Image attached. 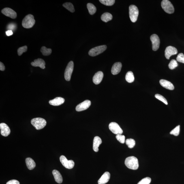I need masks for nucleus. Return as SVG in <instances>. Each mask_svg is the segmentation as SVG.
Returning <instances> with one entry per match:
<instances>
[{"label": "nucleus", "mask_w": 184, "mask_h": 184, "mask_svg": "<svg viewBox=\"0 0 184 184\" xmlns=\"http://www.w3.org/2000/svg\"><path fill=\"white\" fill-rule=\"evenodd\" d=\"M125 164L127 168L131 170H136L139 167L138 159L134 156L127 157L125 159Z\"/></svg>", "instance_id": "1"}, {"label": "nucleus", "mask_w": 184, "mask_h": 184, "mask_svg": "<svg viewBox=\"0 0 184 184\" xmlns=\"http://www.w3.org/2000/svg\"><path fill=\"white\" fill-rule=\"evenodd\" d=\"M35 20L33 15L29 14L27 15L22 20V25L26 29H30L35 25Z\"/></svg>", "instance_id": "2"}, {"label": "nucleus", "mask_w": 184, "mask_h": 184, "mask_svg": "<svg viewBox=\"0 0 184 184\" xmlns=\"http://www.w3.org/2000/svg\"><path fill=\"white\" fill-rule=\"evenodd\" d=\"M31 123L37 130H40L44 128L46 125V121L44 119L41 118H33L31 120Z\"/></svg>", "instance_id": "3"}, {"label": "nucleus", "mask_w": 184, "mask_h": 184, "mask_svg": "<svg viewBox=\"0 0 184 184\" xmlns=\"http://www.w3.org/2000/svg\"><path fill=\"white\" fill-rule=\"evenodd\" d=\"M129 14L131 20L133 22H136L138 20L139 14L138 9L136 5H131L129 7Z\"/></svg>", "instance_id": "4"}, {"label": "nucleus", "mask_w": 184, "mask_h": 184, "mask_svg": "<svg viewBox=\"0 0 184 184\" xmlns=\"http://www.w3.org/2000/svg\"><path fill=\"white\" fill-rule=\"evenodd\" d=\"M161 7L166 13L168 14H172L174 12V6L170 1L168 0H163L161 2Z\"/></svg>", "instance_id": "5"}, {"label": "nucleus", "mask_w": 184, "mask_h": 184, "mask_svg": "<svg viewBox=\"0 0 184 184\" xmlns=\"http://www.w3.org/2000/svg\"><path fill=\"white\" fill-rule=\"evenodd\" d=\"M107 46L106 45L99 46L91 49L89 52V54L90 56H95L102 53L106 49Z\"/></svg>", "instance_id": "6"}, {"label": "nucleus", "mask_w": 184, "mask_h": 184, "mask_svg": "<svg viewBox=\"0 0 184 184\" xmlns=\"http://www.w3.org/2000/svg\"><path fill=\"white\" fill-rule=\"evenodd\" d=\"M74 68V63L73 61L69 62L67 65L65 72V78L67 81H69L71 80Z\"/></svg>", "instance_id": "7"}, {"label": "nucleus", "mask_w": 184, "mask_h": 184, "mask_svg": "<svg viewBox=\"0 0 184 184\" xmlns=\"http://www.w3.org/2000/svg\"><path fill=\"white\" fill-rule=\"evenodd\" d=\"M60 160L61 164L66 168L71 169L74 166V162L72 160H68L65 156L61 155L60 157Z\"/></svg>", "instance_id": "8"}, {"label": "nucleus", "mask_w": 184, "mask_h": 184, "mask_svg": "<svg viewBox=\"0 0 184 184\" xmlns=\"http://www.w3.org/2000/svg\"><path fill=\"white\" fill-rule=\"evenodd\" d=\"M109 128L111 131L116 135L122 134L123 131L119 125L115 122H112L109 125Z\"/></svg>", "instance_id": "9"}, {"label": "nucleus", "mask_w": 184, "mask_h": 184, "mask_svg": "<svg viewBox=\"0 0 184 184\" xmlns=\"http://www.w3.org/2000/svg\"><path fill=\"white\" fill-rule=\"evenodd\" d=\"M152 44V49L154 51H156L159 48L160 40L156 34L152 35L150 37Z\"/></svg>", "instance_id": "10"}, {"label": "nucleus", "mask_w": 184, "mask_h": 184, "mask_svg": "<svg viewBox=\"0 0 184 184\" xmlns=\"http://www.w3.org/2000/svg\"><path fill=\"white\" fill-rule=\"evenodd\" d=\"M178 53L177 49L172 46H168L166 48L165 51V57L166 59H169L172 55H176Z\"/></svg>", "instance_id": "11"}, {"label": "nucleus", "mask_w": 184, "mask_h": 184, "mask_svg": "<svg viewBox=\"0 0 184 184\" xmlns=\"http://www.w3.org/2000/svg\"><path fill=\"white\" fill-rule=\"evenodd\" d=\"M91 104V101L89 100H86L76 106V110L78 112L82 111L87 110Z\"/></svg>", "instance_id": "12"}, {"label": "nucleus", "mask_w": 184, "mask_h": 184, "mask_svg": "<svg viewBox=\"0 0 184 184\" xmlns=\"http://www.w3.org/2000/svg\"><path fill=\"white\" fill-rule=\"evenodd\" d=\"M1 12L5 16L13 19L16 18L17 17L16 13L12 9L9 7H5L3 9L1 10Z\"/></svg>", "instance_id": "13"}, {"label": "nucleus", "mask_w": 184, "mask_h": 184, "mask_svg": "<svg viewBox=\"0 0 184 184\" xmlns=\"http://www.w3.org/2000/svg\"><path fill=\"white\" fill-rule=\"evenodd\" d=\"M1 134L3 136H8L10 133V129L8 126L4 123H2L0 124Z\"/></svg>", "instance_id": "14"}, {"label": "nucleus", "mask_w": 184, "mask_h": 184, "mask_svg": "<svg viewBox=\"0 0 184 184\" xmlns=\"http://www.w3.org/2000/svg\"><path fill=\"white\" fill-rule=\"evenodd\" d=\"M103 76L104 75L102 71H99L96 73L93 78V83L96 85L100 84L103 79Z\"/></svg>", "instance_id": "15"}, {"label": "nucleus", "mask_w": 184, "mask_h": 184, "mask_svg": "<svg viewBox=\"0 0 184 184\" xmlns=\"http://www.w3.org/2000/svg\"><path fill=\"white\" fill-rule=\"evenodd\" d=\"M65 101V99L63 97H58L52 100H50L49 101V103L52 106H57L62 104L64 103Z\"/></svg>", "instance_id": "16"}, {"label": "nucleus", "mask_w": 184, "mask_h": 184, "mask_svg": "<svg viewBox=\"0 0 184 184\" xmlns=\"http://www.w3.org/2000/svg\"><path fill=\"white\" fill-rule=\"evenodd\" d=\"M31 64L33 66L40 67L42 69H44L46 68V67H45L46 63L42 59H35L33 62L31 63Z\"/></svg>", "instance_id": "17"}, {"label": "nucleus", "mask_w": 184, "mask_h": 184, "mask_svg": "<svg viewBox=\"0 0 184 184\" xmlns=\"http://www.w3.org/2000/svg\"><path fill=\"white\" fill-rule=\"evenodd\" d=\"M160 85L166 89L173 90L174 89V86L173 84L170 81L165 80H161L159 81Z\"/></svg>", "instance_id": "18"}, {"label": "nucleus", "mask_w": 184, "mask_h": 184, "mask_svg": "<svg viewBox=\"0 0 184 184\" xmlns=\"http://www.w3.org/2000/svg\"><path fill=\"white\" fill-rule=\"evenodd\" d=\"M122 65L121 63L117 62L114 63L112 66L111 70L112 74L114 75H117L121 72Z\"/></svg>", "instance_id": "19"}, {"label": "nucleus", "mask_w": 184, "mask_h": 184, "mask_svg": "<svg viewBox=\"0 0 184 184\" xmlns=\"http://www.w3.org/2000/svg\"><path fill=\"white\" fill-rule=\"evenodd\" d=\"M110 174L108 172H106L103 174L98 181V184L106 183L110 179Z\"/></svg>", "instance_id": "20"}, {"label": "nucleus", "mask_w": 184, "mask_h": 184, "mask_svg": "<svg viewBox=\"0 0 184 184\" xmlns=\"http://www.w3.org/2000/svg\"><path fill=\"white\" fill-rule=\"evenodd\" d=\"M102 141L101 138L98 136H96L94 138L93 141V149L95 152L99 151V147L102 143Z\"/></svg>", "instance_id": "21"}, {"label": "nucleus", "mask_w": 184, "mask_h": 184, "mask_svg": "<svg viewBox=\"0 0 184 184\" xmlns=\"http://www.w3.org/2000/svg\"><path fill=\"white\" fill-rule=\"evenodd\" d=\"M55 181L59 183H62L63 177L60 172L57 170H54L52 172Z\"/></svg>", "instance_id": "22"}, {"label": "nucleus", "mask_w": 184, "mask_h": 184, "mask_svg": "<svg viewBox=\"0 0 184 184\" xmlns=\"http://www.w3.org/2000/svg\"><path fill=\"white\" fill-rule=\"evenodd\" d=\"M26 163L28 169L29 170H32L34 168L35 166V162L32 159L28 157L26 159Z\"/></svg>", "instance_id": "23"}, {"label": "nucleus", "mask_w": 184, "mask_h": 184, "mask_svg": "<svg viewBox=\"0 0 184 184\" xmlns=\"http://www.w3.org/2000/svg\"><path fill=\"white\" fill-rule=\"evenodd\" d=\"M112 18V15L108 12L104 13L101 16V19L103 21L107 22L111 20Z\"/></svg>", "instance_id": "24"}, {"label": "nucleus", "mask_w": 184, "mask_h": 184, "mask_svg": "<svg viewBox=\"0 0 184 184\" xmlns=\"http://www.w3.org/2000/svg\"><path fill=\"white\" fill-rule=\"evenodd\" d=\"M125 80L129 83H132L134 81V77L133 73L131 71H129L125 76Z\"/></svg>", "instance_id": "25"}, {"label": "nucleus", "mask_w": 184, "mask_h": 184, "mask_svg": "<svg viewBox=\"0 0 184 184\" xmlns=\"http://www.w3.org/2000/svg\"><path fill=\"white\" fill-rule=\"evenodd\" d=\"M87 7L90 14L93 15L96 12V7L93 4L88 3L87 4Z\"/></svg>", "instance_id": "26"}, {"label": "nucleus", "mask_w": 184, "mask_h": 184, "mask_svg": "<svg viewBox=\"0 0 184 184\" xmlns=\"http://www.w3.org/2000/svg\"><path fill=\"white\" fill-rule=\"evenodd\" d=\"M40 51L43 55L47 56L51 54L52 52L51 49L46 48V47L42 46Z\"/></svg>", "instance_id": "27"}, {"label": "nucleus", "mask_w": 184, "mask_h": 184, "mask_svg": "<svg viewBox=\"0 0 184 184\" xmlns=\"http://www.w3.org/2000/svg\"><path fill=\"white\" fill-rule=\"evenodd\" d=\"M63 6L71 12L73 13L75 11L74 7L72 3H65L63 5Z\"/></svg>", "instance_id": "28"}, {"label": "nucleus", "mask_w": 184, "mask_h": 184, "mask_svg": "<svg viewBox=\"0 0 184 184\" xmlns=\"http://www.w3.org/2000/svg\"><path fill=\"white\" fill-rule=\"evenodd\" d=\"M125 143L129 148L134 147L136 144V142L135 140L132 138L127 139L125 141Z\"/></svg>", "instance_id": "29"}, {"label": "nucleus", "mask_w": 184, "mask_h": 184, "mask_svg": "<svg viewBox=\"0 0 184 184\" xmlns=\"http://www.w3.org/2000/svg\"><path fill=\"white\" fill-rule=\"evenodd\" d=\"M99 1L107 6H111L114 4L115 1L114 0H99Z\"/></svg>", "instance_id": "30"}, {"label": "nucleus", "mask_w": 184, "mask_h": 184, "mask_svg": "<svg viewBox=\"0 0 184 184\" xmlns=\"http://www.w3.org/2000/svg\"><path fill=\"white\" fill-rule=\"evenodd\" d=\"M178 66L177 61L174 59H172L169 64L168 67L171 70H173Z\"/></svg>", "instance_id": "31"}, {"label": "nucleus", "mask_w": 184, "mask_h": 184, "mask_svg": "<svg viewBox=\"0 0 184 184\" xmlns=\"http://www.w3.org/2000/svg\"><path fill=\"white\" fill-rule=\"evenodd\" d=\"M180 129V125H178L175 128L171 131L170 134L172 135H173L175 136H178L179 134Z\"/></svg>", "instance_id": "32"}, {"label": "nucleus", "mask_w": 184, "mask_h": 184, "mask_svg": "<svg viewBox=\"0 0 184 184\" xmlns=\"http://www.w3.org/2000/svg\"><path fill=\"white\" fill-rule=\"evenodd\" d=\"M155 97L156 98L159 99V100L162 101V102L164 103L166 105L168 104V101H167L166 99L162 95L158 94H157L155 95Z\"/></svg>", "instance_id": "33"}, {"label": "nucleus", "mask_w": 184, "mask_h": 184, "mask_svg": "<svg viewBox=\"0 0 184 184\" xmlns=\"http://www.w3.org/2000/svg\"><path fill=\"white\" fill-rule=\"evenodd\" d=\"M151 181V178L150 177L144 178L139 182L138 184H150Z\"/></svg>", "instance_id": "34"}, {"label": "nucleus", "mask_w": 184, "mask_h": 184, "mask_svg": "<svg viewBox=\"0 0 184 184\" xmlns=\"http://www.w3.org/2000/svg\"><path fill=\"white\" fill-rule=\"evenodd\" d=\"M27 47L26 46H24L20 48L18 50V55L19 56L21 55L23 52H27Z\"/></svg>", "instance_id": "35"}, {"label": "nucleus", "mask_w": 184, "mask_h": 184, "mask_svg": "<svg viewBox=\"0 0 184 184\" xmlns=\"http://www.w3.org/2000/svg\"><path fill=\"white\" fill-rule=\"evenodd\" d=\"M116 138L117 140L122 144H124L125 142V137L122 134L116 135Z\"/></svg>", "instance_id": "36"}, {"label": "nucleus", "mask_w": 184, "mask_h": 184, "mask_svg": "<svg viewBox=\"0 0 184 184\" xmlns=\"http://www.w3.org/2000/svg\"><path fill=\"white\" fill-rule=\"evenodd\" d=\"M176 59L178 62L184 63V55L183 53H181L178 54Z\"/></svg>", "instance_id": "37"}, {"label": "nucleus", "mask_w": 184, "mask_h": 184, "mask_svg": "<svg viewBox=\"0 0 184 184\" xmlns=\"http://www.w3.org/2000/svg\"><path fill=\"white\" fill-rule=\"evenodd\" d=\"M16 26L15 24L11 23L9 24V25L7 26V28L8 29H9V30L12 31V30H14L16 29Z\"/></svg>", "instance_id": "38"}, {"label": "nucleus", "mask_w": 184, "mask_h": 184, "mask_svg": "<svg viewBox=\"0 0 184 184\" xmlns=\"http://www.w3.org/2000/svg\"><path fill=\"white\" fill-rule=\"evenodd\" d=\"M6 184H20L19 182L16 180H12L7 182Z\"/></svg>", "instance_id": "39"}, {"label": "nucleus", "mask_w": 184, "mask_h": 184, "mask_svg": "<svg viewBox=\"0 0 184 184\" xmlns=\"http://www.w3.org/2000/svg\"><path fill=\"white\" fill-rule=\"evenodd\" d=\"M5 67L4 65L1 62H0V70L1 71H3L5 70Z\"/></svg>", "instance_id": "40"}, {"label": "nucleus", "mask_w": 184, "mask_h": 184, "mask_svg": "<svg viewBox=\"0 0 184 184\" xmlns=\"http://www.w3.org/2000/svg\"><path fill=\"white\" fill-rule=\"evenodd\" d=\"M13 33L12 31L11 30H8L6 31V34L7 36H10L13 35Z\"/></svg>", "instance_id": "41"}]
</instances>
